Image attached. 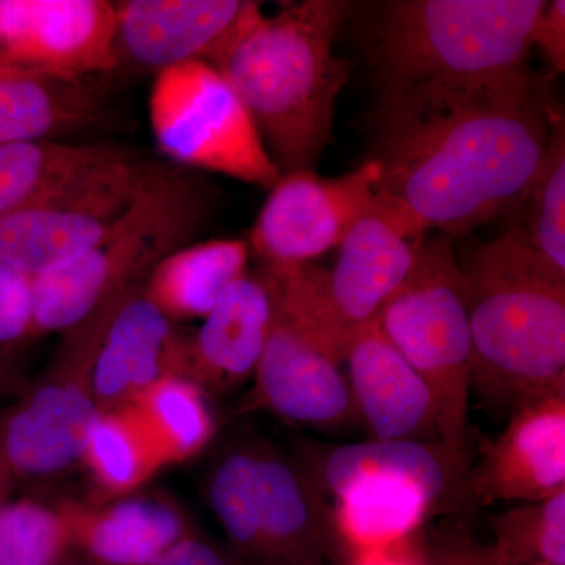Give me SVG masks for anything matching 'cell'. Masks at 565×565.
Segmentation results:
<instances>
[{"label": "cell", "mask_w": 565, "mask_h": 565, "mask_svg": "<svg viewBox=\"0 0 565 565\" xmlns=\"http://www.w3.org/2000/svg\"><path fill=\"white\" fill-rule=\"evenodd\" d=\"M557 110L523 68L411 109L374 111L377 195L419 232L465 236L516 212Z\"/></svg>", "instance_id": "1"}, {"label": "cell", "mask_w": 565, "mask_h": 565, "mask_svg": "<svg viewBox=\"0 0 565 565\" xmlns=\"http://www.w3.org/2000/svg\"><path fill=\"white\" fill-rule=\"evenodd\" d=\"M353 10L344 0H303L252 10L210 62L239 96L280 173L315 172L332 143L334 106L351 62L334 39Z\"/></svg>", "instance_id": "2"}, {"label": "cell", "mask_w": 565, "mask_h": 565, "mask_svg": "<svg viewBox=\"0 0 565 565\" xmlns=\"http://www.w3.org/2000/svg\"><path fill=\"white\" fill-rule=\"evenodd\" d=\"M545 0H386L364 22L375 111L451 98L527 68Z\"/></svg>", "instance_id": "3"}, {"label": "cell", "mask_w": 565, "mask_h": 565, "mask_svg": "<svg viewBox=\"0 0 565 565\" xmlns=\"http://www.w3.org/2000/svg\"><path fill=\"white\" fill-rule=\"evenodd\" d=\"M459 262L471 333V390L514 412L565 390V277L516 230Z\"/></svg>", "instance_id": "4"}, {"label": "cell", "mask_w": 565, "mask_h": 565, "mask_svg": "<svg viewBox=\"0 0 565 565\" xmlns=\"http://www.w3.org/2000/svg\"><path fill=\"white\" fill-rule=\"evenodd\" d=\"M214 202L199 173L162 162L98 244L68 266L32 278V340L73 329L111 297L147 280L163 258L195 243Z\"/></svg>", "instance_id": "5"}, {"label": "cell", "mask_w": 565, "mask_h": 565, "mask_svg": "<svg viewBox=\"0 0 565 565\" xmlns=\"http://www.w3.org/2000/svg\"><path fill=\"white\" fill-rule=\"evenodd\" d=\"M305 471L337 498L345 557L418 533L459 500L465 459L444 444L371 440L305 456Z\"/></svg>", "instance_id": "6"}, {"label": "cell", "mask_w": 565, "mask_h": 565, "mask_svg": "<svg viewBox=\"0 0 565 565\" xmlns=\"http://www.w3.org/2000/svg\"><path fill=\"white\" fill-rule=\"evenodd\" d=\"M377 322L429 386L441 444L468 451L471 333L452 237H424L414 270L382 308Z\"/></svg>", "instance_id": "7"}, {"label": "cell", "mask_w": 565, "mask_h": 565, "mask_svg": "<svg viewBox=\"0 0 565 565\" xmlns=\"http://www.w3.org/2000/svg\"><path fill=\"white\" fill-rule=\"evenodd\" d=\"M128 291L63 332L47 366L0 412V460L14 486L46 481L81 462L99 415L93 396L96 355L107 323Z\"/></svg>", "instance_id": "8"}, {"label": "cell", "mask_w": 565, "mask_h": 565, "mask_svg": "<svg viewBox=\"0 0 565 565\" xmlns=\"http://www.w3.org/2000/svg\"><path fill=\"white\" fill-rule=\"evenodd\" d=\"M148 114L156 147L173 166L267 189L280 178L250 114L210 62L152 77Z\"/></svg>", "instance_id": "9"}, {"label": "cell", "mask_w": 565, "mask_h": 565, "mask_svg": "<svg viewBox=\"0 0 565 565\" xmlns=\"http://www.w3.org/2000/svg\"><path fill=\"white\" fill-rule=\"evenodd\" d=\"M162 162L120 148L0 221V264L36 278L76 262L148 188Z\"/></svg>", "instance_id": "10"}, {"label": "cell", "mask_w": 565, "mask_h": 565, "mask_svg": "<svg viewBox=\"0 0 565 565\" xmlns=\"http://www.w3.org/2000/svg\"><path fill=\"white\" fill-rule=\"evenodd\" d=\"M273 294V321L255 386L241 411H267L288 422L338 429L359 419L341 363L327 349L291 266H264Z\"/></svg>", "instance_id": "11"}, {"label": "cell", "mask_w": 565, "mask_h": 565, "mask_svg": "<svg viewBox=\"0 0 565 565\" xmlns=\"http://www.w3.org/2000/svg\"><path fill=\"white\" fill-rule=\"evenodd\" d=\"M411 222L377 204L352 226L332 270L300 264L305 300L319 337L338 362L349 341L375 321L414 270L424 237Z\"/></svg>", "instance_id": "12"}, {"label": "cell", "mask_w": 565, "mask_h": 565, "mask_svg": "<svg viewBox=\"0 0 565 565\" xmlns=\"http://www.w3.org/2000/svg\"><path fill=\"white\" fill-rule=\"evenodd\" d=\"M381 167L374 159L341 177L281 173L253 223L248 248L264 266L310 264L340 247L374 210Z\"/></svg>", "instance_id": "13"}, {"label": "cell", "mask_w": 565, "mask_h": 565, "mask_svg": "<svg viewBox=\"0 0 565 565\" xmlns=\"http://www.w3.org/2000/svg\"><path fill=\"white\" fill-rule=\"evenodd\" d=\"M0 73L114 77V2L0 0Z\"/></svg>", "instance_id": "14"}, {"label": "cell", "mask_w": 565, "mask_h": 565, "mask_svg": "<svg viewBox=\"0 0 565 565\" xmlns=\"http://www.w3.org/2000/svg\"><path fill=\"white\" fill-rule=\"evenodd\" d=\"M250 0H117L115 74H150L204 61L222 50L252 10Z\"/></svg>", "instance_id": "15"}, {"label": "cell", "mask_w": 565, "mask_h": 565, "mask_svg": "<svg viewBox=\"0 0 565 565\" xmlns=\"http://www.w3.org/2000/svg\"><path fill=\"white\" fill-rule=\"evenodd\" d=\"M252 452L262 565L345 561L333 508L299 460L266 440H252Z\"/></svg>", "instance_id": "16"}, {"label": "cell", "mask_w": 565, "mask_h": 565, "mask_svg": "<svg viewBox=\"0 0 565 565\" xmlns=\"http://www.w3.org/2000/svg\"><path fill=\"white\" fill-rule=\"evenodd\" d=\"M475 505L539 503L565 492V390L520 405L471 460Z\"/></svg>", "instance_id": "17"}, {"label": "cell", "mask_w": 565, "mask_h": 565, "mask_svg": "<svg viewBox=\"0 0 565 565\" xmlns=\"http://www.w3.org/2000/svg\"><path fill=\"white\" fill-rule=\"evenodd\" d=\"M273 321V294L262 270L245 273L218 297L195 333L185 334L178 377L206 396L230 393L255 375Z\"/></svg>", "instance_id": "18"}, {"label": "cell", "mask_w": 565, "mask_h": 565, "mask_svg": "<svg viewBox=\"0 0 565 565\" xmlns=\"http://www.w3.org/2000/svg\"><path fill=\"white\" fill-rule=\"evenodd\" d=\"M349 386L374 440L441 444L429 386L382 332L377 319L349 341Z\"/></svg>", "instance_id": "19"}, {"label": "cell", "mask_w": 565, "mask_h": 565, "mask_svg": "<svg viewBox=\"0 0 565 565\" xmlns=\"http://www.w3.org/2000/svg\"><path fill=\"white\" fill-rule=\"evenodd\" d=\"M143 282L121 297L99 344L93 371L99 414L131 404L166 375H180L185 333L156 307Z\"/></svg>", "instance_id": "20"}, {"label": "cell", "mask_w": 565, "mask_h": 565, "mask_svg": "<svg viewBox=\"0 0 565 565\" xmlns=\"http://www.w3.org/2000/svg\"><path fill=\"white\" fill-rule=\"evenodd\" d=\"M57 509L74 548L95 565H154L193 533L180 509L162 498L122 497L103 505L65 500Z\"/></svg>", "instance_id": "21"}, {"label": "cell", "mask_w": 565, "mask_h": 565, "mask_svg": "<svg viewBox=\"0 0 565 565\" xmlns=\"http://www.w3.org/2000/svg\"><path fill=\"white\" fill-rule=\"evenodd\" d=\"M109 79L0 73V145L62 141L103 125Z\"/></svg>", "instance_id": "22"}, {"label": "cell", "mask_w": 565, "mask_h": 565, "mask_svg": "<svg viewBox=\"0 0 565 565\" xmlns=\"http://www.w3.org/2000/svg\"><path fill=\"white\" fill-rule=\"evenodd\" d=\"M250 255L244 239L185 245L151 270L145 292L173 322L203 319L223 291L247 273Z\"/></svg>", "instance_id": "23"}, {"label": "cell", "mask_w": 565, "mask_h": 565, "mask_svg": "<svg viewBox=\"0 0 565 565\" xmlns=\"http://www.w3.org/2000/svg\"><path fill=\"white\" fill-rule=\"evenodd\" d=\"M81 462L104 493L117 498L129 497L167 465L131 405L98 415Z\"/></svg>", "instance_id": "24"}, {"label": "cell", "mask_w": 565, "mask_h": 565, "mask_svg": "<svg viewBox=\"0 0 565 565\" xmlns=\"http://www.w3.org/2000/svg\"><path fill=\"white\" fill-rule=\"evenodd\" d=\"M121 147L40 140L0 145V221L46 195Z\"/></svg>", "instance_id": "25"}, {"label": "cell", "mask_w": 565, "mask_h": 565, "mask_svg": "<svg viewBox=\"0 0 565 565\" xmlns=\"http://www.w3.org/2000/svg\"><path fill=\"white\" fill-rule=\"evenodd\" d=\"M129 405L150 430L167 465L199 456L214 437L215 422L207 396L185 379L166 375Z\"/></svg>", "instance_id": "26"}, {"label": "cell", "mask_w": 565, "mask_h": 565, "mask_svg": "<svg viewBox=\"0 0 565 565\" xmlns=\"http://www.w3.org/2000/svg\"><path fill=\"white\" fill-rule=\"evenodd\" d=\"M520 210L523 222L514 230L542 262L565 277V125L559 111L541 172Z\"/></svg>", "instance_id": "27"}, {"label": "cell", "mask_w": 565, "mask_h": 565, "mask_svg": "<svg viewBox=\"0 0 565 565\" xmlns=\"http://www.w3.org/2000/svg\"><path fill=\"white\" fill-rule=\"evenodd\" d=\"M493 559L503 565H565V492L490 516Z\"/></svg>", "instance_id": "28"}, {"label": "cell", "mask_w": 565, "mask_h": 565, "mask_svg": "<svg viewBox=\"0 0 565 565\" xmlns=\"http://www.w3.org/2000/svg\"><path fill=\"white\" fill-rule=\"evenodd\" d=\"M73 552L57 508L31 498L0 505V565H57Z\"/></svg>", "instance_id": "29"}, {"label": "cell", "mask_w": 565, "mask_h": 565, "mask_svg": "<svg viewBox=\"0 0 565 565\" xmlns=\"http://www.w3.org/2000/svg\"><path fill=\"white\" fill-rule=\"evenodd\" d=\"M32 278L0 264V353L32 341Z\"/></svg>", "instance_id": "30"}, {"label": "cell", "mask_w": 565, "mask_h": 565, "mask_svg": "<svg viewBox=\"0 0 565 565\" xmlns=\"http://www.w3.org/2000/svg\"><path fill=\"white\" fill-rule=\"evenodd\" d=\"M531 44L539 47L550 65L559 73L565 70V2L552 0L535 21Z\"/></svg>", "instance_id": "31"}, {"label": "cell", "mask_w": 565, "mask_h": 565, "mask_svg": "<svg viewBox=\"0 0 565 565\" xmlns=\"http://www.w3.org/2000/svg\"><path fill=\"white\" fill-rule=\"evenodd\" d=\"M154 565H247L232 550L203 537L193 531Z\"/></svg>", "instance_id": "32"}, {"label": "cell", "mask_w": 565, "mask_h": 565, "mask_svg": "<svg viewBox=\"0 0 565 565\" xmlns=\"http://www.w3.org/2000/svg\"><path fill=\"white\" fill-rule=\"evenodd\" d=\"M344 565H430V553L415 533L390 544L352 553L345 557Z\"/></svg>", "instance_id": "33"}, {"label": "cell", "mask_w": 565, "mask_h": 565, "mask_svg": "<svg viewBox=\"0 0 565 565\" xmlns=\"http://www.w3.org/2000/svg\"><path fill=\"white\" fill-rule=\"evenodd\" d=\"M429 553L430 565H490L489 546L463 534L441 539Z\"/></svg>", "instance_id": "34"}, {"label": "cell", "mask_w": 565, "mask_h": 565, "mask_svg": "<svg viewBox=\"0 0 565 565\" xmlns=\"http://www.w3.org/2000/svg\"><path fill=\"white\" fill-rule=\"evenodd\" d=\"M28 381L20 371L11 367L10 364L0 360V399L3 397H14L21 393Z\"/></svg>", "instance_id": "35"}, {"label": "cell", "mask_w": 565, "mask_h": 565, "mask_svg": "<svg viewBox=\"0 0 565 565\" xmlns=\"http://www.w3.org/2000/svg\"><path fill=\"white\" fill-rule=\"evenodd\" d=\"M14 481L11 478L6 465L0 460V505L9 503L11 494L14 492Z\"/></svg>", "instance_id": "36"}, {"label": "cell", "mask_w": 565, "mask_h": 565, "mask_svg": "<svg viewBox=\"0 0 565 565\" xmlns=\"http://www.w3.org/2000/svg\"><path fill=\"white\" fill-rule=\"evenodd\" d=\"M57 565H95L90 563V561L87 559V557L81 556H74L73 553L71 555L66 556L65 559L62 561V563H58Z\"/></svg>", "instance_id": "37"}, {"label": "cell", "mask_w": 565, "mask_h": 565, "mask_svg": "<svg viewBox=\"0 0 565 565\" xmlns=\"http://www.w3.org/2000/svg\"><path fill=\"white\" fill-rule=\"evenodd\" d=\"M489 552H490V546H489ZM490 565H503V564H498L497 561L493 559L492 552H490ZM535 565H552V564H535Z\"/></svg>", "instance_id": "38"}]
</instances>
